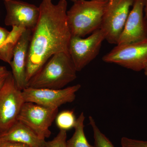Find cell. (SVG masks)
Returning <instances> with one entry per match:
<instances>
[{
	"instance_id": "2e32d148",
	"label": "cell",
	"mask_w": 147,
	"mask_h": 147,
	"mask_svg": "<svg viewBox=\"0 0 147 147\" xmlns=\"http://www.w3.org/2000/svg\"><path fill=\"white\" fill-rule=\"evenodd\" d=\"M57 126L60 130H69L74 128L76 119L72 110H64L58 114L56 119Z\"/></svg>"
},
{
	"instance_id": "603a6c76",
	"label": "cell",
	"mask_w": 147,
	"mask_h": 147,
	"mask_svg": "<svg viewBox=\"0 0 147 147\" xmlns=\"http://www.w3.org/2000/svg\"><path fill=\"white\" fill-rule=\"evenodd\" d=\"M144 71L145 75H146V76H147V63L146 64V66H145V67L144 69Z\"/></svg>"
},
{
	"instance_id": "6da1fadb",
	"label": "cell",
	"mask_w": 147,
	"mask_h": 147,
	"mask_svg": "<svg viewBox=\"0 0 147 147\" xmlns=\"http://www.w3.org/2000/svg\"><path fill=\"white\" fill-rule=\"evenodd\" d=\"M53 0H42L40 16L32 32L26 65L27 84L52 56L59 53H69L71 37L67 22L66 0L57 4Z\"/></svg>"
},
{
	"instance_id": "5b68a950",
	"label": "cell",
	"mask_w": 147,
	"mask_h": 147,
	"mask_svg": "<svg viewBox=\"0 0 147 147\" xmlns=\"http://www.w3.org/2000/svg\"><path fill=\"white\" fill-rule=\"evenodd\" d=\"M25 102L22 91L16 86L11 71L0 90V133L16 123Z\"/></svg>"
},
{
	"instance_id": "d4e9b609",
	"label": "cell",
	"mask_w": 147,
	"mask_h": 147,
	"mask_svg": "<svg viewBox=\"0 0 147 147\" xmlns=\"http://www.w3.org/2000/svg\"><path fill=\"white\" fill-rule=\"evenodd\" d=\"M105 1H113V0H105Z\"/></svg>"
},
{
	"instance_id": "9a60e30c",
	"label": "cell",
	"mask_w": 147,
	"mask_h": 147,
	"mask_svg": "<svg viewBox=\"0 0 147 147\" xmlns=\"http://www.w3.org/2000/svg\"><path fill=\"white\" fill-rule=\"evenodd\" d=\"M85 118L84 113H82L76 119L74 133L71 138L67 141V147H94L89 143L84 132Z\"/></svg>"
},
{
	"instance_id": "277c9868",
	"label": "cell",
	"mask_w": 147,
	"mask_h": 147,
	"mask_svg": "<svg viewBox=\"0 0 147 147\" xmlns=\"http://www.w3.org/2000/svg\"><path fill=\"white\" fill-rule=\"evenodd\" d=\"M134 0H113L108 1L102 16L100 29L105 40L117 45Z\"/></svg>"
},
{
	"instance_id": "44dd1931",
	"label": "cell",
	"mask_w": 147,
	"mask_h": 147,
	"mask_svg": "<svg viewBox=\"0 0 147 147\" xmlns=\"http://www.w3.org/2000/svg\"><path fill=\"white\" fill-rule=\"evenodd\" d=\"M0 147H30L28 145L17 142L0 141Z\"/></svg>"
},
{
	"instance_id": "7402d4cb",
	"label": "cell",
	"mask_w": 147,
	"mask_h": 147,
	"mask_svg": "<svg viewBox=\"0 0 147 147\" xmlns=\"http://www.w3.org/2000/svg\"><path fill=\"white\" fill-rule=\"evenodd\" d=\"M144 19L146 23V27L147 32V0L145 1L144 8Z\"/></svg>"
},
{
	"instance_id": "ac0fdd59",
	"label": "cell",
	"mask_w": 147,
	"mask_h": 147,
	"mask_svg": "<svg viewBox=\"0 0 147 147\" xmlns=\"http://www.w3.org/2000/svg\"><path fill=\"white\" fill-rule=\"evenodd\" d=\"M67 131L60 130L56 137L52 140L46 142L43 147H67Z\"/></svg>"
},
{
	"instance_id": "cb8c5ba5",
	"label": "cell",
	"mask_w": 147,
	"mask_h": 147,
	"mask_svg": "<svg viewBox=\"0 0 147 147\" xmlns=\"http://www.w3.org/2000/svg\"><path fill=\"white\" fill-rule=\"evenodd\" d=\"M71 1L73 2L74 3L76 1H78V0H70Z\"/></svg>"
},
{
	"instance_id": "3957f363",
	"label": "cell",
	"mask_w": 147,
	"mask_h": 147,
	"mask_svg": "<svg viewBox=\"0 0 147 147\" xmlns=\"http://www.w3.org/2000/svg\"><path fill=\"white\" fill-rule=\"evenodd\" d=\"M108 2L78 0L74 3L67 12L71 36L84 37L100 29Z\"/></svg>"
},
{
	"instance_id": "ba28073f",
	"label": "cell",
	"mask_w": 147,
	"mask_h": 147,
	"mask_svg": "<svg viewBox=\"0 0 147 147\" xmlns=\"http://www.w3.org/2000/svg\"><path fill=\"white\" fill-rule=\"evenodd\" d=\"M104 40V35L100 29L86 38L71 36L69 53L77 71H81L95 59Z\"/></svg>"
},
{
	"instance_id": "d6986e66",
	"label": "cell",
	"mask_w": 147,
	"mask_h": 147,
	"mask_svg": "<svg viewBox=\"0 0 147 147\" xmlns=\"http://www.w3.org/2000/svg\"><path fill=\"white\" fill-rule=\"evenodd\" d=\"M121 147H147V141L123 137L121 141Z\"/></svg>"
},
{
	"instance_id": "ffe728a7",
	"label": "cell",
	"mask_w": 147,
	"mask_h": 147,
	"mask_svg": "<svg viewBox=\"0 0 147 147\" xmlns=\"http://www.w3.org/2000/svg\"><path fill=\"white\" fill-rule=\"evenodd\" d=\"M10 72L6 67L0 65V90L3 86Z\"/></svg>"
},
{
	"instance_id": "484cf974",
	"label": "cell",
	"mask_w": 147,
	"mask_h": 147,
	"mask_svg": "<svg viewBox=\"0 0 147 147\" xmlns=\"http://www.w3.org/2000/svg\"><path fill=\"white\" fill-rule=\"evenodd\" d=\"M3 1H5V0H3Z\"/></svg>"
},
{
	"instance_id": "7c38bea8",
	"label": "cell",
	"mask_w": 147,
	"mask_h": 147,
	"mask_svg": "<svg viewBox=\"0 0 147 147\" xmlns=\"http://www.w3.org/2000/svg\"><path fill=\"white\" fill-rule=\"evenodd\" d=\"M32 32L26 30L21 35L14 48L13 58L9 64L16 86L22 91L27 86L26 65Z\"/></svg>"
},
{
	"instance_id": "8fae6325",
	"label": "cell",
	"mask_w": 147,
	"mask_h": 147,
	"mask_svg": "<svg viewBox=\"0 0 147 147\" xmlns=\"http://www.w3.org/2000/svg\"><path fill=\"white\" fill-rule=\"evenodd\" d=\"M145 0H134L123 31L117 45L128 44L147 39L144 19Z\"/></svg>"
},
{
	"instance_id": "52a82bcc",
	"label": "cell",
	"mask_w": 147,
	"mask_h": 147,
	"mask_svg": "<svg viewBox=\"0 0 147 147\" xmlns=\"http://www.w3.org/2000/svg\"><path fill=\"white\" fill-rule=\"evenodd\" d=\"M58 113V109H51L31 102H25L17 120L22 122L42 140L49 138L50 127Z\"/></svg>"
},
{
	"instance_id": "4fadbf2b",
	"label": "cell",
	"mask_w": 147,
	"mask_h": 147,
	"mask_svg": "<svg viewBox=\"0 0 147 147\" xmlns=\"http://www.w3.org/2000/svg\"><path fill=\"white\" fill-rule=\"evenodd\" d=\"M0 141L21 143L30 147H43L45 142L28 127L18 120L8 130L0 133Z\"/></svg>"
},
{
	"instance_id": "5bb4252c",
	"label": "cell",
	"mask_w": 147,
	"mask_h": 147,
	"mask_svg": "<svg viewBox=\"0 0 147 147\" xmlns=\"http://www.w3.org/2000/svg\"><path fill=\"white\" fill-rule=\"evenodd\" d=\"M11 31L0 26V60L10 64L13 50L21 35L26 29L21 27H12Z\"/></svg>"
},
{
	"instance_id": "8992f818",
	"label": "cell",
	"mask_w": 147,
	"mask_h": 147,
	"mask_svg": "<svg viewBox=\"0 0 147 147\" xmlns=\"http://www.w3.org/2000/svg\"><path fill=\"white\" fill-rule=\"evenodd\" d=\"M102 59L105 62L116 64L134 71L144 70L147 63V39L117 45Z\"/></svg>"
},
{
	"instance_id": "9c48e42d",
	"label": "cell",
	"mask_w": 147,
	"mask_h": 147,
	"mask_svg": "<svg viewBox=\"0 0 147 147\" xmlns=\"http://www.w3.org/2000/svg\"><path fill=\"white\" fill-rule=\"evenodd\" d=\"M80 84L60 89L26 88L22 90L25 102H33L51 109H59L61 105L73 102Z\"/></svg>"
},
{
	"instance_id": "e0dca14e",
	"label": "cell",
	"mask_w": 147,
	"mask_h": 147,
	"mask_svg": "<svg viewBox=\"0 0 147 147\" xmlns=\"http://www.w3.org/2000/svg\"><path fill=\"white\" fill-rule=\"evenodd\" d=\"M89 119L93 132L94 147H115L110 139L100 131L92 117L90 116Z\"/></svg>"
},
{
	"instance_id": "7a4b0ae2",
	"label": "cell",
	"mask_w": 147,
	"mask_h": 147,
	"mask_svg": "<svg viewBox=\"0 0 147 147\" xmlns=\"http://www.w3.org/2000/svg\"><path fill=\"white\" fill-rule=\"evenodd\" d=\"M77 72L70 56L61 53L52 56L30 79L27 88L60 89L76 79Z\"/></svg>"
},
{
	"instance_id": "30bf717a",
	"label": "cell",
	"mask_w": 147,
	"mask_h": 147,
	"mask_svg": "<svg viewBox=\"0 0 147 147\" xmlns=\"http://www.w3.org/2000/svg\"><path fill=\"white\" fill-rule=\"evenodd\" d=\"M6 11L5 24L34 30L40 16L39 7L20 0L3 1Z\"/></svg>"
}]
</instances>
